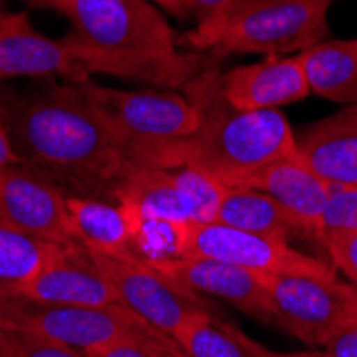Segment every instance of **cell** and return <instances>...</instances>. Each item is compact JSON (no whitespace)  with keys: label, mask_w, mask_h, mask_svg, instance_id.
Returning <instances> with one entry per match:
<instances>
[{"label":"cell","mask_w":357,"mask_h":357,"mask_svg":"<svg viewBox=\"0 0 357 357\" xmlns=\"http://www.w3.org/2000/svg\"><path fill=\"white\" fill-rule=\"evenodd\" d=\"M5 120L22 165L67 195L116 202L124 178L139 165L75 84L7 101Z\"/></svg>","instance_id":"cell-1"},{"label":"cell","mask_w":357,"mask_h":357,"mask_svg":"<svg viewBox=\"0 0 357 357\" xmlns=\"http://www.w3.org/2000/svg\"><path fill=\"white\" fill-rule=\"evenodd\" d=\"M199 112L192 135L176 142L131 146L135 163L146 167H190L222 186H242L252 174L298 154V135L278 109L244 112L227 103L220 73L210 67L184 88Z\"/></svg>","instance_id":"cell-2"},{"label":"cell","mask_w":357,"mask_h":357,"mask_svg":"<svg viewBox=\"0 0 357 357\" xmlns=\"http://www.w3.org/2000/svg\"><path fill=\"white\" fill-rule=\"evenodd\" d=\"M60 13L73 26L62 41L88 75L186 88L216 62L180 52L174 28L146 0H67Z\"/></svg>","instance_id":"cell-3"},{"label":"cell","mask_w":357,"mask_h":357,"mask_svg":"<svg viewBox=\"0 0 357 357\" xmlns=\"http://www.w3.org/2000/svg\"><path fill=\"white\" fill-rule=\"evenodd\" d=\"M336 0H259L214 26H195L184 45L220 60L231 54H291L328 41V13Z\"/></svg>","instance_id":"cell-4"},{"label":"cell","mask_w":357,"mask_h":357,"mask_svg":"<svg viewBox=\"0 0 357 357\" xmlns=\"http://www.w3.org/2000/svg\"><path fill=\"white\" fill-rule=\"evenodd\" d=\"M0 330L41 336L82 353L135 334H160L120 304L62 306L7 294H0Z\"/></svg>","instance_id":"cell-5"},{"label":"cell","mask_w":357,"mask_h":357,"mask_svg":"<svg viewBox=\"0 0 357 357\" xmlns=\"http://www.w3.org/2000/svg\"><path fill=\"white\" fill-rule=\"evenodd\" d=\"M270 321L306 344L323 347L357 319L351 282L296 274H264Z\"/></svg>","instance_id":"cell-6"},{"label":"cell","mask_w":357,"mask_h":357,"mask_svg":"<svg viewBox=\"0 0 357 357\" xmlns=\"http://www.w3.org/2000/svg\"><path fill=\"white\" fill-rule=\"evenodd\" d=\"M75 88L116 128L128 148L184 139L199 126L197 107L176 92H126L90 79L75 84Z\"/></svg>","instance_id":"cell-7"},{"label":"cell","mask_w":357,"mask_h":357,"mask_svg":"<svg viewBox=\"0 0 357 357\" xmlns=\"http://www.w3.org/2000/svg\"><path fill=\"white\" fill-rule=\"evenodd\" d=\"M92 257L109 278L118 302L172 340L184 323L212 312L210 302H206L202 294L139 259H122L99 252H92Z\"/></svg>","instance_id":"cell-8"},{"label":"cell","mask_w":357,"mask_h":357,"mask_svg":"<svg viewBox=\"0 0 357 357\" xmlns=\"http://www.w3.org/2000/svg\"><path fill=\"white\" fill-rule=\"evenodd\" d=\"M222 192V184L197 169L137 165L124 178L116 202L137 216L199 225L216 218Z\"/></svg>","instance_id":"cell-9"},{"label":"cell","mask_w":357,"mask_h":357,"mask_svg":"<svg viewBox=\"0 0 357 357\" xmlns=\"http://www.w3.org/2000/svg\"><path fill=\"white\" fill-rule=\"evenodd\" d=\"M184 257H208L257 274H296L336 280V268L276 238L227 227L222 222L190 225L184 236Z\"/></svg>","instance_id":"cell-10"},{"label":"cell","mask_w":357,"mask_h":357,"mask_svg":"<svg viewBox=\"0 0 357 357\" xmlns=\"http://www.w3.org/2000/svg\"><path fill=\"white\" fill-rule=\"evenodd\" d=\"M0 218L52 244H79L71 229L67 192L26 165L0 169Z\"/></svg>","instance_id":"cell-11"},{"label":"cell","mask_w":357,"mask_h":357,"mask_svg":"<svg viewBox=\"0 0 357 357\" xmlns=\"http://www.w3.org/2000/svg\"><path fill=\"white\" fill-rule=\"evenodd\" d=\"M11 296L62 306L120 304L109 278L94 261L92 252L82 244L60 246L50 261L37 272V276L30 278L17 294Z\"/></svg>","instance_id":"cell-12"},{"label":"cell","mask_w":357,"mask_h":357,"mask_svg":"<svg viewBox=\"0 0 357 357\" xmlns=\"http://www.w3.org/2000/svg\"><path fill=\"white\" fill-rule=\"evenodd\" d=\"M67 77L88 82V73L62 39L43 37L24 13L0 15V82L13 77Z\"/></svg>","instance_id":"cell-13"},{"label":"cell","mask_w":357,"mask_h":357,"mask_svg":"<svg viewBox=\"0 0 357 357\" xmlns=\"http://www.w3.org/2000/svg\"><path fill=\"white\" fill-rule=\"evenodd\" d=\"M220 90L227 103L244 112L278 109L310 94L298 56H268L220 73Z\"/></svg>","instance_id":"cell-14"},{"label":"cell","mask_w":357,"mask_h":357,"mask_svg":"<svg viewBox=\"0 0 357 357\" xmlns=\"http://www.w3.org/2000/svg\"><path fill=\"white\" fill-rule=\"evenodd\" d=\"M154 268L197 294L212 296L236 306L255 321H270L264 274L208 257H180L176 261Z\"/></svg>","instance_id":"cell-15"},{"label":"cell","mask_w":357,"mask_h":357,"mask_svg":"<svg viewBox=\"0 0 357 357\" xmlns=\"http://www.w3.org/2000/svg\"><path fill=\"white\" fill-rule=\"evenodd\" d=\"M242 186L270 195L302 222L312 242L323 246V210L328 204L330 184L321 180L300 158V154L259 169Z\"/></svg>","instance_id":"cell-16"},{"label":"cell","mask_w":357,"mask_h":357,"mask_svg":"<svg viewBox=\"0 0 357 357\" xmlns=\"http://www.w3.org/2000/svg\"><path fill=\"white\" fill-rule=\"evenodd\" d=\"M298 154L328 184L357 186V124L330 116L306 126Z\"/></svg>","instance_id":"cell-17"},{"label":"cell","mask_w":357,"mask_h":357,"mask_svg":"<svg viewBox=\"0 0 357 357\" xmlns=\"http://www.w3.org/2000/svg\"><path fill=\"white\" fill-rule=\"evenodd\" d=\"M67 212L75 240L92 252L133 257V216L122 204L67 195Z\"/></svg>","instance_id":"cell-18"},{"label":"cell","mask_w":357,"mask_h":357,"mask_svg":"<svg viewBox=\"0 0 357 357\" xmlns=\"http://www.w3.org/2000/svg\"><path fill=\"white\" fill-rule=\"evenodd\" d=\"M216 222L282 242L310 240L302 222L270 195L250 186H225Z\"/></svg>","instance_id":"cell-19"},{"label":"cell","mask_w":357,"mask_h":357,"mask_svg":"<svg viewBox=\"0 0 357 357\" xmlns=\"http://www.w3.org/2000/svg\"><path fill=\"white\" fill-rule=\"evenodd\" d=\"M310 94L336 103H357V39L321 41L298 54Z\"/></svg>","instance_id":"cell-20"},{"label":"cell","mask_w":357,"mask_h":357,"mask_svg":"<svg viewBox=\"0 0 357 357\" xmlns=\"http://www.w3.org/2000/svg\"><path fill=\"white\" fill-rule=\"evenodd\" d=\"M60 246L32 238L0 218V294H17Z\"/></svg>","instance_id":"cell-21"},{"label":"cell","mask_w":357,"mask_h":357,"mask_svg":"<svg viewBox=\"0 0 357 357\" xmlns=\"http://www.w3.org/2000/svg\"><path fill=\"white\" fill-rule=\"evenodd\" d=\"M212 312L199 314L178 330L174 340L188 357H250L218 326Z\"/></svg>","instance_id":"cell-22"},{"label":"cell","mask_w":357,"mask_h":357,"mask_svg":"<svg viewBox=\"0 0 357 357\" xmlns=\"http://www.w3.org/2000/svg\"><path fill=\"white\" fill-rule=\"evenodd\" d=\"M86 357H188L176 340L160 334H135L112 344L90 349Z\"/></svg>","instance_id":"cell-23"},{"label":"cell","mask_w":357,"mask_h":357,"mask_svg":"<svg viewBox=\"0 0 357 357\" xmlns=\"http://www.w3.org/2000/svg\"><path fill=\"white\" fill-rule=\"evenodd\" d=\"M357 231V186L330 184L328 204L323 210V248L326 240Z\"/></svg>","instance_id":"cell-24"},{"label":"cell","mask_w":357,"mask_h":357,"mask_svg":"<svg viewBox=\"0 0 357 357\" xmlns=\"http://www.w3.org/2000/svg\"><path fill=\"white\" fill-rule=\"evenodd\" d=\"M0 355L3 357H86L82 351L41 336L0 330Z\"/></svg>","instance_id":"cell-25"},{"label":"cell","mask_w":357,"mask_h":357,"mask_svg":"<svg viewBox=\"0 0 357 357\" xmlns=\"http://www.w3.org/2000/svg\"><path fill=\"white\" fill-rule=\"evenodd\" d=\"M259 0H182L188 17H197V26H214Z\"/></svg>","instance_id":"cell-26"},{"label":"cell","mask_w":357,"mask_h":357,"mask_svg":"<svg viewBox=\"0 0 357 357\" xmlns=\"http://www.w3.org/2000/svg\"><path fill=\"white\" fill-rule=\"evenodd\" d=\"M216 321H218V326L229 334L250 357H332L328 351H323V349L321 351H274V349L261 344L259 340L250 338L242 328L234 326V323L220 321V319H216Z\"/></svg>","instance_id":"cell-27"},{"label":"cell","mask_w":357,"mask_h":357,"mask_svg":"<svg viewBox=\"0 0 357 357\" xmlns=\"http://www.w3.org/2000/svg\"><path fill=\"white\" fill-rule=\"evenodd\" d=\"M326 250L332 257L334 268L340 270L349 278V282L357 284V231L328 238Z\"/></svg>","instance_id":"cell-28"},{"label":"cell","mask_w":357,"mask_h":357,"mask_svg":"<svg viewBox=\"0 0 357 357\" xmlns=\"http://www.w3.org/2000/svg\"><path fill=\"white\" fill-rule=\"evenodd\" d=\"M321 349L332 357H357V319L334 332Z\"/></svg>","instance_id":"cell-29"},{"label":"cell","mask_w":357,"mask_h":357,"mask_svg":"<svg viewBox=\"0 0 357 357\" xmlns=\"http://www.w3.org/2000/svg\"><path fill=\"white\" fill-rule=\"evenodd\" d=\"M22 160L13 150L11 144V135L7 128V120H5V103L0 101V169L9 167V165H20Z\"/></svg>","instance_id":"cell-30"},{"label":"cell","mask_w":357,"mask_h":357,"mask_svg":"<svg viewBox=\"0 0 357 357\" xmlns=\"http://www.w3.org/2000/svg\"><path fill=\"white\" fill-rule=\"evenodd\" d=\"M154 5H158L160 9H165L169 15H174V17H180V20H186L188 17V13H186V9H184V5H182V0H152Z\"/></svg>","instance_id":"cell-31"},{"label":"cell","mask_w":357,"mask_h":357,"mask_svg":"<svg viewBox=\"0 0 357 357\" xmlns=\"http://www.w3.org/2000/svg\"><path fill=\"white\" fill-rule=\"evenodd\" d=\"M30 5H35V7H45V9H56L60 11L64 5H67V0H28Z\"/></svg>","instance_id":"cell-32"},{"label":"cell","mask_w":357,"mask_h":357,"mask_svg":"<svg viewBox=\"0 0 357 357\" xmlns=\"http://www.w3.org/2000/svg\"><path fill=\"white\" fill-rule=\"evenodd\" d=\"M338 120H344V122H353V124H357V103H353V105H349V107H344L342 112H338V114H334Z\"/></svg>","instance_id":"cell-33"},{"label":"cell","mask_w":357,"mask_h":357,"mask_svg":"<svg viewBox=\"0 0 357 357\" xmlns=\"http://www.w3.org/2000/svg\"><path fill=\"white\" fill-rule=\"evenodd\" d=\"M351 296H353V306H355V312H357V284L351 282Z\"/></svg>","instance_id":"cell-34"},{"label":"cell","mask_w":357,"mask_h":357,"mask_svg":"<svg viewBox=\"0 0 357 357\" xmlns=\"http://www.w3.org/2000/svg\"><path fill=\"white\" fill-rule=\"evenodd\" d=\"M0 3H3V0H0Z\"/></svg>","instance_id":"cell-35"},{"label":"cell","mask_w":357,"mask_h":357,"mask_svg":"<svg viewBox=\"0 0 357 357\" xmlns=\"http://www.w3.org/2000/svg\"><path fill=\"white\" fill-rule=\"evenodd\" d=\"M0 357H3V355H0Z\"/></svg>","instance_id":"cell-36"}]
</instances>
